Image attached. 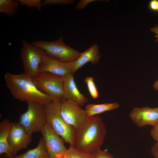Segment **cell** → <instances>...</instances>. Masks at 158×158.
Returning <instances> with one entry per match:
<instances>
[{
    "label": "cell",
    "mask_w": 158,
    "mask_h": 158,
    "mask_svg": "<svg viewBox=\"0 0 158 158\" xmlns=\"http://www.w3.org/2000/svg\"><path fill=\"white\" fill-rule=\"evenodd\" d=\"M119 104L116 102L101 104H88L85 107L87 117L95 116L106 111L118 109Z\"/></svg>",
    "instance_id": "16"
},
{
    "label": "cell",
    "mask_w": 158,
    "mask_h": 158,
    "mask_svg": "<svg viewBox=\"0 0 158 158\" xmlns=\"http://www.w3.org/2000/svg\"><path fill=\"white\" fill-rule=\"evenodd\" d=\"M151 152L154 158H158V143H156L152 146Z\"/></svg>",
    "instance_id": "26"
},
{
    "label": "cell",
    "mask_w": 158,
    "mask_h": 158,
    "mask_svg": "<svg viewBox=\"0 0 158 158\" xmlns=\"http://www.w3.org/2000/svg\"><path fill=\"white\" fill-rule=\"evenodd\" d=\"M150 134L156 143H158V122L151 129Z\"/></svg>",
    "instance_id": "25"
},
{
    "label": "cell",
    "mask_w": 158,
    "mask_h": 158,
    "mask_svg": "<svg viewBox=\"0 0 158 158\" xmlns=\"http://www.w3.org/2000/svg\"><path fill=\"white\" fill-rule=\"evenodd\" d=\"M150 30L152 31L156 34V41L158 42V26L156 25L154 27L152 28Z\"/></svg>",
    "instance_id": "28"
},
{
    "label": "cell",
    "mask_w": 158,
    "mask_h": 158,
    "mask_svg": "<svg viewBox=\"0 0 158 158\" xmlns=\"http://www.w3.org/2000/svg\"><path fill=\"white\" fill-rule=\"evenodd\" d=\"M19 4L17 0H0V12L12 18L18 13Z\"/></svg>",
    "instance_id": "18"
},
{
    "label": "cell",
    "mask_w": 158,
    "mask_h": 158,
    "mask_svg": "<svg viewBox=\"0 0 158 158\" xmlns=\"http://www.w3.org/2000/svg\"><path fill=\"white\" fill-rule=\"evenodd\" d=\"M64 77L48 72L39 73L33 79L37 88L52 97L53 100H65L63 90Z\"/></svg>",
    "instance_id": "5"
},
{
    "label": "cell",
    "mask_w": 158,
    "mask_h": 158,
    "mask_svg": "<svg viewBox=\"0 0 158 158\" xmlns=\"http://www.w3.org/2000/svg\"><path fill=\"white\" fill-rule=\"evenodd\" d=\"M57 158H94L93 155L84 153L76 149L74 146L70 147L66 152Z\"/></svg>",
    "instance_id": "19"
},
{
    "label": "cell",
    "mask_w": 158,
    "mask_h": 158,
    "mask_svg": "<svg viewBox=\"0 0 158 158\" xmlns=\"http://www.w3.org/2000/svg\"><path fill=\"white\" fill-rule=\"evenodd\" d=\"M32 134L27 132L18 123L11 122L8 142L13 156L21 150L27 147L32 141Z\"/></svg>",
    "instance_id": "8"
},
{
    "label": "cell",
    "mask_w": 158,
    "mask_h": 158,
    "mask_svg": "<svg viewBox=\"0 0 158 158\" xmlns=\"http://www.w3.org/2000/svg\"><path fill=\"white\" fill-rule=\"evenodd\" d=\"M11 122L8 118L4 120L0 123V154H5L9 158H13L8 145V139Z\"/></svg>",
    "instance_id": "15"
},
{
    "label": "cell",
    "mask_w": 158,
    "mask_h": 158,
    "mask_svg": "<svg viewBox=\"0 0 158 158\" xmlns=\"http://www.w3.org/2000/svg\"><path fill=\"white\" fill-rule=\"evenodd\" d=\"M21 5L26 6L28 9L34 7L36 8L40 13H41L42 8L41 0H17Z\"/></svg>",
    "instance_id": "21"
},
{
    "label": "cell",
    "mask_w": 158,
    "mask_h": 158,
    "mask_svg": "<svg viewBox=\"0 0 158 158\" xmlns=\"http://www.w3.org/2000/svg\"><path fill=\"white\" fill-rule=\"evenodd\" d=\"M99 50L98 44L95 43L84 52L81 53L79 58L73 61V74L87 63L90 62L93 64L97 63L101 56Z\"/></svg>",
    "instance_id": "14"
},
{
    "label": "cell",
    "mask_w": 158,
    "mask_h": 158,
    "mask_svg": "<svg viewBox=\"0 0 158 158\" xmlns=\"http://www.w3.org/2000/svg\"><path fill=\"white\" fill-rule=\"evenodd\" d=\"M130 119L138 127L154 126L158 122V107H135L129 114Z\"/></svg>",
    "instance_id": "12"
},
{
    "label": "cell",
    "mask_w": 158,
    "mask_h": 158,
    "mask_svg": "<svg viewBox=\"0 0 158 158\" xmlns=\"http://www.w3.org/2000/svg\"><path fill=\"white\" fill-rule=\"evenodd\" d=\"M92 154L94 158H114L106 150H102L100 149Z\"/></svg>",
    "instance_id": "23"
},
{
    "label": "cell",
    "mask_w": 158,
    "mask_h": 158,
    "mask_svg": "<svg viewBox=\"0 0 158 158\" xmlns=\"http://www.w3.org/2000/svg\"><path fill=\"white\" fill-rule=\"evenodd\" d=\"M31 44L42 49L48 55L63 62L75 61L81 54L78 51L66 45L64 42L62 36L54 41H35Z\"/></svg>",
    "instance_id": "4"
},
{
    "label": "cell",
    "mask_w": 158,
    "mask_h": 158,
    "mask_svg": "<svg viewBox=\"0 0 158 158\" xmlns=\"http://www.w3.org/2000/svg\"><path fill=\"white\" fill-rule=\"evenodd\" d=\"M72 101L65 100L61 101V116L68 124L76 129L88 117L85 110Z\"/></svg>",
    "instance_id": "9"
},
{
    "label": "cell",
    "mask_w": 158,
    "mask_h": 158,
    "mask_svg": "<svg viewBox=\"0 0 158 158\" xmlns=\"http://www.w3.org/2000/svg\"><path fill=\"white\" fill-rule=\"evenodd\" d=\"M96 1V0H79L76 5L75 8L77 10L83 9L86 7L89 3Z\"/></svg>",
    "instance_id": "24"
},
{
    "label": "cell",
    "mask_w": 158,
    "mask_h": 158,
    "mask_svg": "<svg viewBox=\"0 0 158 158\" xmlns=\"http://www.w3.org/2000/svg\"><path fill=\"white\" fill-rule=\"evenodd\" d=\"M106 134L105 126L100 116L88 117L75 130L74 147L81 152L92 154L100 149Z\"/></svg>",
    "instance_id": "1"
},
{
    "label": "cell",
    "mask_w": 158,
    "mask_h": 158,
    "mask_svg": "<svg viewBox=\"0 0 158 158\" xmlns=\"http://www.w3.org/2000/svg\"><path fill=\"white\" fill-rule=\"evenodd\" d=\"M28 109L20 115L18 123L28 133L40 132L46 123L44 104L28 102Z\"/></svg>",
    "instance_id": "6"
},
{
    "label": "cell",
    "mask_w": 158,
    "mask_h": 158,
    "mask_svg": "<svg viewBox=\"0 0 158 158\" xmlns=\"http://www.w3.org/2000/svg\"><path fill=\"white\" fill-rule=\"evenodd\" d=\"M153 87L155 90H158V79L154 83Z\"/></svg>",
    "instance_id": "29"
},
{
    "label": "cell",
    "mask_w": 158,
    "mask_h": 158,
    "mask_svg": "<svg viewBox=\"0 0 158 158\" xmlns=\"http://www.w3.org/2000/svg\"><path fill=\"white\" fill-rule=\"evenodd\" d=\"M22 45L20 56L23 65L24 73L33 78L39 73V67L45 52L24 39L22 41Z\"/></svg>",
    "instance_id": "7"
},
{
    "label": "cell",
    "mask_w": 158,
    "mask_h": 158,
    "mask_svg": "<svg viewBox=\"0 0 158 158\" xmlns=\"http://www.w3.org/2000/svg\"><path fill=\"white\" fill-rule=\"evenodd\" d=\"M158 1L156 0H152L150 3V8L152 10L157 11L158 8Z\"/></svg>",
    "instance_id": "27"
},
{
    "label": "cell",
    "mask_w": 158,
    "mask_h": 158,
    "mask_svg": "<svg viewBox=\"0 0 158 158\" xmlns=\"http://www.w3.org/2000/svg\"><path fill=\"white\" fill-rule=\"evenodd\" d=\"M157 11H158V8H157Z\"/></svg>",
    "instance_id": "31"
},
{
    "label": "cell",
    "mask_w": 158,
    "mask_h": 158,
    "mask_svg": "<svg viewBox=\"0 0 158 158\" xmlns=\"http://www.w3.org/2000/svg\"><path fill=\"white\" fill-rule=\"evenodd\" d=\"M4 77L6 86L13 97L18 100L43 104L53 100L51 97L40 91L32 78L24 73L15 75L8 72Z\"/></svg>",
    "instance_id": "2"
},
{
    "label": "cell",
    "mask_w": 158,
    "mask_h": 158,
    "mask_svg": "<svg viewBox=\"0 0 158 158\" xmlns=\"http://www.w3.org/2000/svg\"><path fill=\"white\" fill-rule=\"evenodd\" d=\"M1 155V156L0 158H9L6 155H2V154Z\"/></svg>",
    "instance_id": "30"
},
{
    "label": "cell",
    "mask_w": 158,
    "mask_h": 158,
    "mask_svg": "<svg viewBox=\"0 0 158 158\" xmlns=\"http://www.w3.org/2000/svg\"><path fill=\"white\" fill-rule=\"evenodd\" d=\"M84 82L87 84L89 93L92 98L94 99L97 98L99 93L94 78L91 77H86Z\"/></svg>",
    "instance_id": "20"
},
{
    "label": "cell",
    "mask_w": 158,
    "mask_h": 158,
    "mask_svg": "<svg viewBox=\"0 0 158 158\" xmlns=\"http://www.w3.org/2000/svg\"><path fill=\"white\" fill-rule=\"evenodd\" d=\"M49 158H57L67 150L62 139L46 123L40 131Z\"/></svg>",
    "instance_id": "10"
},
{
    "label": "cell",
    "mask_w": 158,
    "mask_h": 158,
    "mask_svg": "<svg viewBox=\"0 0 158 158\" xmlns=\"http://www.w3.org/2000/svg\"><path fill=\"white\" fill-rule=\"evenodd\" d=\"M73 61L63 62L47 54L44 55L39 69V72H48L64 77L72 74Z\"/></svg>",
    "instance_id": "11"
},
{
    "label": "cell",
    "mask_w": 158,
    "mask_h": 158,
    "mask_svg": "<svg viewBox=\"0 0 158 158\" xmlns=\"http://www.w3.org/2000/svg\"><path fill=\"white\" fill-rule=\"evenodd\" d=\"M63 90L65 100L74 102L80 106H84L88 101V99L78 89L73 74H70L64 77Z\"/></svg>",
    "instance_id": "13"
},
{
    "label": "cell",
    "mask_w": 158,
    "mask_h": 158,
    "mask_svg": "<svg viewBox=\"0 0 158 158\" xmlns=\"http://www.w3.org/2000/svg\"><path fill=\"white\" fill-rule=\"evenodd\" d=\"M61 103L52 100L44 104L46 123L66 143L74 146L75 130L62 118L60 113Z\"/></svg>",
    "instance_id": "3"
},
{
    "label": "cell",
    "mask_w": 158,
    "mask_h": 158,
    "mask_svg": "<svg viewBox=\"0 0 158 158\" xmlns=\"http://www.w3.org/2000/svg\"><path fill=\"white\" fill-rule=\"evenodd\" d=\"M13 158H49L45 148L42 138L39 140L38 145L35 148L30 149L19 155L13 156Z\"/></svg>",
    "instance_id": "17"
},
{
    "label": "cell",
    "mask_w": 158,
    "mask_h": 158,
    "mask_svg": "<svg viewBox=\"0 0 158 158\" xmlns=\"http://www.w3.org/2000/svg\"></svg>",
    "instance_id": "32"
},
{
    "label": "cell",
    "mask_w": 158,
    "mask_h": 158,
    "mask_svg": "<svg viewBox=\"0 0 158 158\" xmlns=\"http://www.w3.org/2000/svg\"><path fill=\"white\" fill-rule=\"evenodd\" d=\"M76 1L75 0H45L42 3V6L51 5H72Z\"/></svg>",
    "instance_id": "22"
}]
</instances>
